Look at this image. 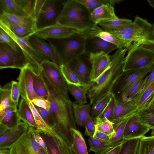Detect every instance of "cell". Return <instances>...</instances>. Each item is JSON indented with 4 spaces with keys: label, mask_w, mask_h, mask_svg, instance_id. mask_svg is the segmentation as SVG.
Masks as SVG:
<instances>
[{
    "label": "cell",
    "mask_w": 154,
    "mask_h": 154,
    "mask_svg": "<svg viewBox=\"0 0 154 154\" xmlns=\"http://www.w3.org/2000/svg\"><path fill=\"white\" fill-rule=\"evenodd\" d=\"M118 48L116 45L97 36H93L86 38L85 53L88 54L103 52L108 54Z\"/></svg>",
    "instance_id": "obj_20"
},
{
    "label": "cell",
    "mask_w": 154,
    "mask_h": 154,
    "mask_svg": "<svg viewBox=\"0 0 154 154\" xmlns=\"http://www.w3.org/2000/svg\"><path fill=\"white\" fill-rule=\"evenodd\" d=\"M144 86V78L137 81L119 96L115 95L116 97L120 101L130 103L137 106L143 94Z\"/></svg>",
    "instance_id": "obj_21"
},
{
    "label": "cell",
    "mask_w": 154,
    "mask_h": 154,
    "mask_svg": "<svg viewBox=\"0 0 154 154\" xmlns=\"http://www.w3.org/2000/svg\"><path fill=\"white\" fill-rule=\"evenodd\" d=\"M153 25V28H152V34L154 38V21L153 22V23L152 24Z\"/></svg>",
    "instance_id": "obj_61"
},
{
    "label": "cell",
    "mask_w": 154,
    "mask_h": 154,
    "mask_svg": "<svg viewBox=\"0 0 154 154\" xmlns=\"http://www.w3.org/2000/svg\"><path fill=\"white\" fill-rule=\"evenodd\" d=\"M142 111H154V95L138 112Z\"/></svg>",
    "instance_id": "obj_56"
},
{
    "label": "cell",
    "mask_w": 154,
    "mask_h": 154,
    "mask_svg": "<svg viewBox=\"0 0 154 154\" xmlns=\"http://www.w3.org/2000/svg\"><path fill=\"white\" fill-rule=\"evenodd\" d=\"M72 154H76L74 151L71 149Z\"/></svg>",
    "instance_id": "obj_63"
},
{
    "label": "cell",
    "mask_w": 154,
    "mask_h": 154,
    "mask_svg": "<svg viewBox=\"0 0 154 154\" xmlns=\"http://www.w3.org/2000/svg\"><path fill=\"white\" fill-rule=\"evenodd\" d=\"M150 129L140 121L136 113L128 120L124 131V137L125 140L141 138Z\"/></svg>",
    "instance_id": "obj_18"
},
{
    "label": "cell",
    "mask_w": 154,
    "mask_h": 154,
    "mask_svg": "<svg viewBox=\"0 0 154 154\" xmlns=\"http://www.w3.org/2000/svg\"><path fill=\"white\" fill-rule=\"evenodd\" d=\"M154 95V80L145 91L137 105L138 112Z\"/></svg>",
    "instance_id": "obj_51"
},
{
    "label": "cell",
    "mask_w": 154,
    "mask_h": 154,
    "mask_svg": "<svg viewBox=\"0 0 154 154\" xmlns=\"http://www.w3.org/2000/svg\"><path fill=\"white\" fill-rule=\"evenodd\" d=\"M33 86L35 93L40 97L48 100L49 92L45 81L41 75L35 74Z\"/></svg>",
    "instance_id": "obj_38"
},
{
    "label": "cell",
    "mask_w": 154,
    "mask_h": 154,
    "mask_svg": "<svg viewBox=\"0 0 154 154\" xmlns=\"http://www.w3.org/2000/svg\"><path fill=\"white\" fill-rule=\"evenodd\" d=\"M35 74L29 65L20 70L17 80L20 95L27 101H31L39 97L35 93L33 86V80Z\"/></svg>",
    "instance_id": "obj_14"
},
{
    "label": "cell",
    "mask_w": 154,
    "mask_h": 154,
    "mask_svg": "<svg viewBox=\"0 0 154 154\" xmlns=\"http://www.w3.org/2000/svg\"><path fill=\"white\" fill-rule=\"evenodd\" d=\"M73 137L71 149L76 154H88L85 139L81 133L77 129L71 130Z\"/></svg>",
    "instance_id": "obj_32"
},
{
    "label": "cell",
    "mask_w": 154,
    "mask_h": 154,
    "mask_svg": "<svg viewBox=\"0 0 154 154\" xmlns=\"http://www.w3.org/2000/svg\"><path fill=\"white\" fill-rule=\"evenodd\" d=\"M40 73L61 93L69 97L67 83L60 65L49 60H45L41 63Z\"/></svg>",
    "instance_id": "obj_9"
},
{
    "label": "cell",
    "mask_w": 154,
    "mask_h": 154,
    "mask_svg": "<svg viewBox=\"0 0 154 154\" xmlns=\"http://www.w3.org/2000/svg\"><path fill=\"white\" fill-rule=\"evenodd\" d=\"M89 60L91 65L90 80L91 82L97 78L107 68L111 62L110 56L103 52L89 54Z\"/></svg>",
    "instance_id": "obj_17"
},
{
    "label": "cell",
    "mask_w": 154,
    "mask_h": 154,
    "mask_svg": "<svg viewBox=\"0 0 154 154\" xmlns=\"http://www.w3.org/2000/svg\"><path fill=\"white\" fill-rule=\"evenodd\" d=\"M88 140L89 145V152L93 151L95 154H104L115 147L93 137H89Z\"/></svg>",
    "instance_id": "obj_35"
},
{
    "label": "cell",
    "mask_w": 154,
    "mask_h": 154,
    "mask_svg": "<svg viewBox=\"0 0 154 154\" xmlns=\"http://www.w3.org/2000/svg\"><path fill=\"white\" fill-rule=\"evenodd\" d=\"M21 121L18 115L17 106L8 108L0 117V125L7 128L16 126Z\"/></svg>",
    "instance_id": "obj_28"
},
{
    "label": "cell",
    "mask_w": 154,
    "mask_h": 154,
    "mask_svg": "<svg viewBox=\"0 0 154 154\" xmlns=\"http://www.w3.org/2000/svg\"><path fill=\"white\" fill-rule=\"evenodd\" d=\"M68 90L74 97L75 102L79 104H85L87 103L85 91L81 87L71 84H67Z\"/></svg>",
    "instance_id": "obj_42"
},
{
    "label": "cell",
    "mask_w": 154,
    "mask_h": 154,
    "mask_svg": "<svg viewBox=\"0 0 154 154\" xmlns=\"http://www.w3.org/2000/svg\"><path fill=\"white\" fill-rule=\"evenodd\" d=\"M91 18L97 24L101 22L119 18L116 15L113 5L110 4L103 5L95 9L91 14Z\"/></svg>",
    "instance_id": "obj_25"
},
{
    "label": "cell",
    "mask_w": 154,
    "mask_h": 154,
    "mask_svg": "<svg viewBox=\"0 0 154 154\" xmlns=\"http://www.w3.org/2000/svg\"><path fill=\"white\" fill-rule=\"evenodd\" d=\"M114 123L108 120L95 124L96 131L110 135L114 132Z\"/></svg>",
    "instance_id": "obj_50"
},
{
    "label": "cell",
    "mask_w": 154,
    "mask_h": 154,
    "mask_svg": "<svg viewBox=\"0 0 154 154\" xmlns=\"http://www.w3.org/2000/svg\"><path fill=\"white\" fill-rule=\"evenodd\" d=\"M23 11L36 22L46 0H16Z\"/></svg>",
    "instance_id": "obj_26"
},
{
    "label": "cell",
    "mask_w": 154,
    "mask_h": 154,
    "mask_svg": "<svg viewBox=\"0 0 154 154\" xmlns=\"http://www.w3.org/2000/svg\"><path fill=\"white\" fill-rule=\"evenodd\" d=\"M122 143L111 149L104 154H119L121 147Z\"/></svg>",
    "instance_id": "obj_58"
},
{
    "label": "cell",
    "mask_w": 154,
    "mask_h": 154,
    "mask_svg": "<svg viewBox=\"0 0 154 154\" xmlns=\"http://www.w3.org/2000/svg\"><path fill=\"white\" fill-rule=\"evenodd\" d=\"M60 67L63 74L67 84L80 86L83 88L86 92L90 83L86 84L82 83L76 74L68 66L62 65L60 66Z\"/></svg>",
    "instance_id": "obj_34"
},
{
    "label": "cell",
    "mask_w": 154,
    "mask_h": 154,
    "mask_svg": "<svg viewBox=\"0 0 154 154\" xmlns=\"http://www.w3.org/2000/svg\"><path fill=\"white\" fill-rule=\"evenodd\" d=\"M130 118L114 125V132L110 135L109 140L107 143H108L115 146L121 144L125 140L124 137V131L126 124Z\"/></svg>",
    "instance_id": "obj_31"
},
{
    "label": "cell",
    "mask_w": 154,
    "mask_h": 154,
    "mask_svg": "<svg viewBox=\"0 0 154 154\" xmlns=\"http://www.w3.org/2000/svg\"><path fill=\"white\" fill-rule=\"evenodd\" d=\"M31 101L35 106L48 110L50 109V103L48 100L38 97L34 99Z\"/></svg>",
    "instance_id": "obj_54"
},
{
    "label": "cell",
    "mask_w": 154,
    "mask_h": 154,
    "mask_svg": "<svg viewBox=\"0 0 154 154\" xmlns=\"http://www.w3.org/2000/svg\"><path fill=\"white\" fill-rule=\"evenodd\" d=\"M93 137L107 143L110 138V135L96 131Z\"/></svg>",
    "instance_id": "obj_57"
},
{
    "label": "cell",
    "mask_w": 154,
    "mask_h": 154,
    "mask_svg": "<svg viewBox=\"0 0 154 154\" xmlns=\"http://www.w3.org/2000/svg\"><path fill=\"white\" fill-rule=\"evenodd\" d=\"M27 102L32 112L38 128L46 131H48L52 128L50 127L45 122L35 108L31 101L28 100Z\"/></svg>",
    "instance_id": "obj_46"
},
{
    "label": "cell",
    "mask_w": 154,
    "mask_h": 154,
    "mask_svg": "<svg viewBox=\"0 0 154 154\" xmlns=\"http://www.w3.org/2000/svg\"><path fill=\"white\" fill-rule=\"evenodd\" d=\"M18 115L20 119L25 123L28 127L38 128L32 112L27 101L22 98L17 109Z\"/></svg>",
    "instance_id": "obj_27"
},
{
    "label": "cell",
    "mask_w": 154,
    "mask_h": 154,
    "mask_svg": "<svg viewBox=\"0 0 154 154\" xmlns=\"http://www.w3.org/2000/svg\"><path fill=\"white\" fill-rule=\"evenodd\" d=\"M127 48L119 49L110 56L111 62L106 69L91 82L87 91L91 106L108 93H114L117 81L123 72Z\"/></svg>",
    "instance_id": "obj_2"
},
{
    "label": "cell",
    "mask_w": 154,
    "mask_h": 154,
    "mask_svg": "<svg viewBox=\"0 0 154 154\" xmlns=\"http://www.w3.org/2000/svg\"><path fill=\"white\" fill-rule=\"evenodd\" d=\"M115 102V95L113 93L104 109L93 120L95 124L100 123L106 120H108L113 122Z\"/></svg>",
    "instance_id": "obj_33"
},
{
    "label": "cell",
    "mask_w": 154,
    "mask_h": 154,
    "mask_svg": "<svg viewBox=\"0 0 154 154\" xmlns=\"http://www.w3.org/2000/svg\"><path fill=\"white\" fill-rule=\"evenodd\" d=\"M140 138L125 140L122 143L119 154H137Z\"/></svg>",
    "instance_id": "obj_41"
},
{
    "label": "cell",
    "mask_w": 154,
    "mask_h": 154,
    "mask_svg": "<svg viewBox=\"0 0 154 154\" xmlns=\"http://www.w3.org/2000/svg\"><path fill=\"white\" fill-rule=\"evenodd\" d=\"M97 36L117 47L119 49L127 48L129 47V44L127 42L122 40L110 32L103 30L97 35Z\"/></svg>",
    "instance_id": "obj_39"
},
{
    "label": "cell",
    "mask_w": 154,
    "mask_h": 154,
    "mask_svg": "<svg viewBox=\"0 0 154 154\" xmlns=\"http://www.w3.org/2000/svg\"><path fill=\"white\" fill-rule=\"evenodd\" d=\"M152 66L122 72L116 83L113 94L117 92L119 95L137 81L144 79L150 72Z\"/></svg>",
    "instance_id": "obj_13"
},
{
    "label": "cell",
    "mask_w": 154,
    "mask_h": 154,
    "mask_svg": "<svg viewBox=\"0 0 154 154\" xmlns=\"http://www.w3.org/2000/svg\"><path fill=\"white\" fill-rule=\"evenodd\" d=\"M89 54L85 53L74 58L68 66L77 75L83 83L91 82L90 76L91 65L89 60Z\"/></svg>",
    "instance_id": "obj_15"
},
{
    "label": "cell",
    "mask_w": 154,
    "mask_h": 154,
    "mask_svg": "<svg viewBox=\"0 0 154 154\" xmlns=\"http://www.w3.org/2000/svg\"><path fill=\"white\" fill-rule=\"evenodd\" d=\"M137 154H154V136L141 138Z\"/></svg>",
    "instance_id": "obj_43"
},
{
    "label": "cell",
    "mask_w": 154,
    "mask_h": 154,
    "mask_svg": "<svg viewBox=\"0 0 154 154\" xmlns=\"http://www.w3.org/2000/svg\"><path fill=\"white\" fill-rule=\"evenodd\" d=\"M83 5L90 14L97 8L107 4L113 5L122 1V0H77Z\"/></svg>",
    "instance_id": "obj_40"
},
{
    "label": "cell",
    "mask_w": 154,
    "mask_h": 154,
    "mask_svg": "<svg viewBox=\"0 0 154 154\" xmlns=\"http://www.w3.org/2000/svg\"><path fill=\"white\" fill-rule=\"evenodd\" d=\"M84 135L93 137L96 131L95 122L89 114L86 120L85 124Z\"/></svg>",
    "instance_id": "obj_52"
},
{
    "label": "cell",
    "mask_w": 154,
    "mask_h": 154,
    "mask_svg": "<svg viewBox=\"0 0 154 154\" xmlns=\"http://www.w3.org/2000/svg\"><path fill=\"white\" fill-rule=\"evenodd\" d=\"M91 106L90 104H79L72 103L75 118L78 125L85 127L87 119L90 114Z\"/></svg>",
    "instance_id": "obj_30"
},
{
    "label": "cell",
    "mask_w": 154,
    "mask_h": 154,
    "mask_svg": "<svg viewBox=\"0 0 154 154\" xmlns=\"http://www.w3.org/2000/svg\"><path fill=\"white\" fill-rule=\"evenodd\" d=\"M57 23L80 31L89 30L99 26L91 20V14L85 7L77 0L64 1Z\"/></svg>",
    "instance_id": "obj_4"
},
{
    "label": "cell",
    "mask_w": 154,
    "mask_h": 154,
    "mask_svg": "<svg viewBox=\"0 0 154 154\" xmlns=\"http://www.w3.org/2000/svg\"><path fill=\"white\" fill-rule=\"evenodd\" d=\"M30 64L22 52L17 51L8 45L0 43V69L20 70Z\"/></svg>",
    "instance_id": "obj_10"
},
{
    "label": "cell",
    "mask_w": 154,
    "mask_h": 154,
    "mask_svg": "<svg viewBox=\"0 0 154 154\" xmlns=\"http://www.w3.org/2000/svg\"><path fill=\"white\" fill-rule=\"evenodd\" d=\"M26 36L28 37L29 41L34 48L47 59L60 66L62 65L55 50L49 43L34 35Z\"/></svg>",
    "instance_id": "obj_19"
},
{
    "label": "cell",
    "mask_w": 154,
    "mask_h": 154,
    "mask_svg": "<svg viewBox=\"0 0 154 154\" xmlns=\"http://www.w3.org/2000/svg\"><path fill=\"white\" fill-rule=\"evenodd\" d=\"M152 28V24L137 16L130 24L118 30L107 32L128 43V50L132 47L140 45H154Z\"/></svg>",
    "instance_id": "obj_3"
},
{
    "label": "cell",
    "mask_w": 154,
    "mask_h": 154,
    "mask_svg": "<svg viewBox=\"0 0 154 154\" xmlns=\"http://www.w3.org/2000/svg\"><path fill=\"white\" fill-rule=\"evenodd\" d=\"M11 82L0 88V117L8 108L17 106L12 100L11 95Z\"/></svg>",
    "instance_id": "obj_29"
},
{
    "label": "cell",
    "mask_w": 154,
    "mask_h": 154,
    "mask_svg": "<svg viewBox=\"0 0 154 154\" xmlns=\"http://www.w3.org/2000/svg\"><path fill=\"white\" fill-rule=\"evenodd\" d=\"M113 93H108L97 101L91 108L90 115L94 120L103 111Z\"/></svg>",
    "instance_id": "obj_44"
},
{
    "label": "cell",
    "mask_w": 154,
    "mask_h": 154,
    "mask_svg": "<svg viewBox=\"0 0 154 154\" xmlns=\"http://www.w3.org/2000/svg\"><path fill=\"white\" fill-rule=\"evenodd\" d=\"M11 82V95L12 100L17 106L19 98L20 95V89L18 82L12 81Z\"/></svg>",
    "instance_id": "obj_53"
},
{
    "label": "cell",
    "mask_w": 154,
    "mask_h": 154,
    "mask_svg": "<svg viewBox=\"0 0 154 154\" xmlns=\"http://www.w3.org/2000/svg\"><path fill=\"white\" fill-rule=\"evenodd\" d=\"M0 2L2 11L17 15L28 16L22 9L16 0H0Z\"/></svg>",
    "instance_id": "obj_37"
},
{
    "label": "cell",
    "mask_w": 154,
    "mask_h": 154,
    "mask_svg": "<svg viewBox=\"0 0 154 154\" xmlns=\"http://www.w3.org/2000/svg\"><path fill=\"white\" fill-rule=\"evenodd\" d=\"M152 131H151L150 134L151 136H154V129L152 130Z\"/></svg>",
    "instance_id": "obj_62"
},
{
    "label": "cell",
    "mask_w": 154,
    "mask_h": 154,
    "mask_svg": "<svg viewBox=\"0 0 154 154\" xmlns=\"http://www.w3.org/2000/svg\"><path fill=\"white\" fill-rule=\"evenodd\" d=\"M0 43L6 44L16 51L22 52L20 46L12 38L1 28L0 29Z\"/></svg>",
    "instance_id": "obj_47"
},
{
    "label": "cell",
    "mask_w": 154,
    "mask_h": 154,
    "mask_svg": "<svg viewBox=\"0 0 154 154\" xmlns=\"http://www.w3.org/2000/svg\"><path fill=\"white\" fill-rule=\"evenodd\" d=\"M85 39L78 34L66 38L46 40L54 49L62 65L68 66L74 58L85 53Z\"/></svg>",
    "instance_id": "obj_5"
},
{
    "label": "cell",
    "mask_w": 154,
    "mask_h": 154,
    "mask_svg": "<svg viewBox=\"0 0 154 154\" xmlns=\"http://www.w3.org/2000/svg\"><path fill=\"white\" fill-rule=\"evenodd\" d=\"M147 2L150 6L154 8V0H147Z\"/></svg>",
    "instance_id": "obj_60"
},
{
    "label": "cell",
    "mask_w": 154,
    "mask_h": 154,
    "mask_svg": "<svg viewBox=\"0 0 154 154\" xmlns=\"http://www.w3.org/2000/svg\"><path fill=\"white\" fill-rule=\"evenodd\" d=\"M149 72V75L144 78L145 86L143 93L154 80V64Z\"/></svg>",
    "instance_id": "obj_55"
},
{
    "label": "cell",
    "mask_w": 154,
    "mask_h": 154,
    "mask_svg": "<svg viewBox=\"0 0 154 154\" xmlns=\"http://www.w3.org/2000/svg\"><path fill=\"white\" fill-rule=\"evenodd\" d=\"M36 130L45 143L48 154H72L71 147L54 129L48 131Z\"/></svg>",
    "instance_id": "obj_12"
},
{
    "label": "cell",
    "mask_w": 154,
    "mask_h": 154,
    "mask_svg": "<svg viewBox=\"0 0 154 154\" xmlns=\"http://www.w3.org/2000/svg\"><path fill=\"white\" fill-rule=\"evenodd\" d=\"M0 20L6 24H11L37 29L36 21L30 17L23 16L8 13L2 11Z\"/></svg>",
    "instance_id": "obj_23"
},
{
    "label": "cell",
    "mask_w": 154,
    "mask_h": 154,
    "mask_svg": "<svg viewBox=\"0 0 154 154\" xmlns=\"http://www.w3.org/2000/svg\"><path fill=\"white\" fill-rule=\"evenodd\" d=\"M34 106L46 123L51 128H54L55 123L54 116L50 109L48 110Z\"/></svg>",
    "instance_id": "obj_48"
},
{
    "label": "cell",
    "mask_w": 154,
    "mask_h": 154,
    "mask_svg": "<svg viewBox=\"0 0 154 154\" xmlns=\"http://www.w3.org/2000/svg\"><path fill=\"white\" fill-rule=\"evenodd\" d=\"M0 154H9L10 150L8 149H0Z\"/></svg>",
    "instance_id": "obj_59"
},
{
    "label": "cell",
    "mask_w": 154,
    "mask_h": 154,
    "mask_svg": "<svg viewBox=\"0 0 154 154\" xmlns=\"http://www.w3.org/2000/svg\"><path fill=\"white\" fill-rule=\"evenodd\" d=\"M91 34V30L80 31L57 23L52 26L38 29L27 36L33 35L46 40L48 39H61L79 34L86 38L90 36Z\"/></svg>",
    "instance_id": "obj_8"
},
{
    "label": "cell",
    "mask_w": 154,
    "mask_h": 154,
    "mask_svg": "<svg viewBox=\"0 0 154 154\" xmlns=\"http://www.w3.org/2000/svg\"><path fill=\"white\" fill-rule=\"evenodd\" d=\"M28 127L21 121L16 126L8 128L0 133V149H8L24 134L27 132Z\"/></svg>",
    "instance_id": "obj_16"
},
{
    "label": "cell",
    "mask_w": 154,
    "mask_h": 154,
    "mask_svg": "<svg viewBox=\"0 0 154 154\" xmlns=\"http://www.w3.org/2000/svg\"><path fill=\"white\" fill-rule=\"evenodd\" d=\"M125 57L123 72L152 66L154 64V50L143 45L132 47Z\"/></svg>",
    "instance_id": "obj_6"
},
{
    "label": "cell",
    "mask_w": 154,
    "mask_h": 154,
    "mask_svg": "<svg viewBox=\"0 0 154 154\" xmlns=\"http://www.w3.org/2000/svg\"><path fill=\"white\" fill-rule=\"evenodd\" d=\"M4 23L9 28L13 33L19 37H26L34 31L32 29L29 28L13 24Z\"/></svg>",
    "instance_id": "obj_49"
},
{
    "label": "cell",
    "mask_w": 154,
    "mask_h": 154,
    "mask_svg": "<svg viewBox=\"0 0 154 154\" xmlns=\"http://www.w3.org/2000/svg\"><path fill=\"white\" fill-rule=\"evenodd\" d=\"M9 149V154H38L36 150L32 145L28 131Z\"/></svg>",
    "instance_id": "obj_24"
},
{
    "label": "cell",
    "mask_w": 154,
    "mask_h": 154,
    "mask_svg": "<svg viewBox=\"0 0 154 154\" xmlns=\"http://www.w3.org/2000/svg\"><path fill=\"white\" fill-rule=\"evenodd\" d=\"M64 1L46 0L36 22L37 29L52 26L57 23Z\"/></svg>",
    "instance_id": "obj_11"
},
{
    "label": "cell",
    "mask_w": 154,
    "mask_h": 154,
    "mask_svg": "<svg viewBox=\"0 0 154 154\" xmlns=\"http://www.w3.org/2000/svg\"><path fill=\"white\" fill-rule=\"evenodd\" d=\"M137 115L142 123L150 129H154V111L138 112Z\"/></svg>",
    "instance_id": "obj_45"
},
{
    "label": "cell",
    "mask_w": 154,
    "mask_h": 154,
    "mask_svg": "<svg viewBox=\"0 0 154 154\" xmlns=\"http://www.w3.org/2000/svg\"><path fill=\"white\" fill-rule=\"evenodd\" d=\"M138 109L137 105L120 101L115 96L113 122L114 124H116L124 119L131 117L137 113Z\"/></svg>",
    "instance_id": "obj_22"
},
{
    "label": "cell",
    "mask_w": 154,
    "mask_h": 154,
    "mask_svg": "<svg viewBox=\"0 0 154 154\" xmlns=\"http://www.w3.org/2000/svg\"><path fill=\"white\" fill-rule=\"evenodd\" d=\"M132 22L131 20L118 18L114 20L101 22L97 25L104 30L115 31L119 29Z\"/></svg>",
    "instance_id": "obj_36"
},
{
    "label": "cell",
    "mask_w": 154,
    "mask_h": 154,
    "mask_svg": "<svg viewBox=\"0 0 154 154\" xmlns=\"http://www.w3.org/2000/svg\"><path fill=\"white\" fill-rule=\"evenodd\" d=\"M0 27L9 35L19 45L35 73L40 74L42 63L48 59L34 48L29 41L28 37H20L17 35L0 20Z\"/></svg>",
    "instance_id": "obj_7"
},
{
    "label": "cell",
    "mask_w": 154,
    "mask_h": 154,
    "mask_svg": "<svg viewBox=\"0 0 154 154\" xmlns=\"http://www.w3.org/2000/svg\"><path fill=\"white\" fill-rule=\"evenodd\" d=\"M48 92V100L50 110L54 116L55 126L54 129L71 147L73 137L71 130L77 129L72 103L69 97L65 96L53 86L41 74Z\"/></svg>",
    "instance_id": "obj_1"
}]
</instances>
